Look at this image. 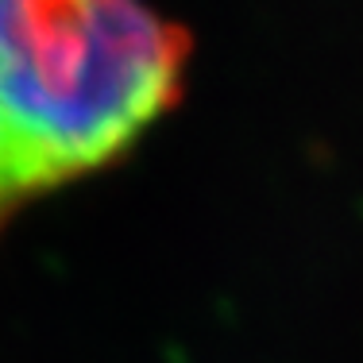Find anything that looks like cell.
<instances>
[{"label":"cell","mask_w":363,"mask_h":363,"mask_svg":"<svg viewBox=\"0 0 363 363\" xmlns=\"http://www.w3.org/2000/svg\"><path fill=\"white\" fill-rule=\"evenodd\" d=\"M189 35L143 0H0V228L182 101Z\"/></svg>","instance_id":"6da1fadb"}]
</instances>
